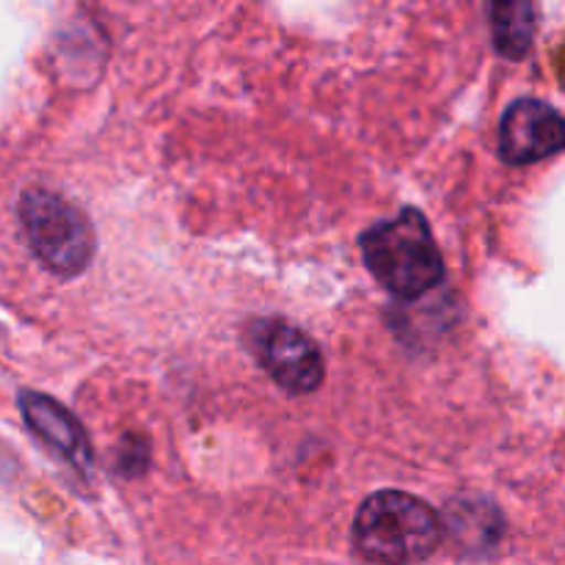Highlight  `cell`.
I'll use <instances>...</instances> for the list:
<instances>
[{"mask_svg": "<svg viewBox=\"0 0 565 565\" xmlns=\"http://www.w3.org/2000/svg\"><path fill=\"white\" fill-rule=\"evenodd\" d=\"M441 522L428 502L406 491H379L362 502L353 522V546L367 563L414 565L436 552Z\"/></svg>", "mask_w": 565, "mask_h": 565, "instance_id": "1", "label": "cell"}, {"mask_svg": "<svg viewBox=\"0 0 565 565\" xmlns=\"http://www.w3.org/2000/svg\"><path fill=\"white\" fill-rule=\"evenodd\" d=\"M565 149V119L541 99H516L502 116L500 152L511 166L539 163Z\"/></svg>", "mask_w": 565, "mask_h": 565, "instance_id": "5", "label": "cell"}, {"mask_svg": "<svg viewBox=\"0 0 565 565\" xmlns=\"http://www.w3.org/2000/svg\"><path fill=\"white\" fill-rule=\"evenodd\" d=\"M362 254L370 274L403 301L425 296L445 279L439 246L419 210L370 226L362 235Z\"/></svg>", "mask_w": 565, "mask_h": 565, "instance_id": "2", "label": "cell"}, {"mask_svg": "<svg viewBox=\"0 0 565 565\" xmlns=\"http://www.w3.org/2000/svg\"><path fill=\"white\" fill-rule=\"evenodd\" d=\"M20 412L22 417H25L28 428H31L55 456L64 458L72 469H77V472L86 475V478L92 475V441H88L81 423H77L58 401H53V397L47 395H39V392H22Z\"/></svg>", "mask_w": 565, "mask_h": 565, "instance_id": "6", "label": "cell"}, {"mask_svg": "<svg viewBox=\"0 0 565 565\" xmlns=\"http://www.w3.org/2000/svg\"><path fill=\"white\" fill-rule=\"evenodd\" d=\"M489 17L497 53L522 61L535 39V0H489Z\"/></svg>", "mask_w": 565, "mask_h": 565, "instance_id": "7", "label": "cell"}, {"mask_svg": "<svg viewBox=\"0 0 565 565\" xmlns=\"http://www.w3.org/2000/svg\"><path fill=\"white\" fill-rule=\"evenodd\" d=\"M20 224L39 263L55 276H77L94 257V230L86 215L53 191L33 188L20 199Z\"/></svg>", "mask_w": 565, "mask_h": 565, "instance_id": "3", "label": "cell"}, {"mask_svg": "<svg viewBox=\"0 0 565 565\" xmlns=\"http://www.w3.org/2000/svg\"><path fill=\"white\" fill-rule=\"evenodd\" d=\"M248 345L265 373L292 395H307L323 384L326 364L318 342L292 323L276 318L254 320Z\"/></svg>", "mask_w": 565, "mask_h": 565, "instance_id": "4", "label": "cell"}]
</instances>
